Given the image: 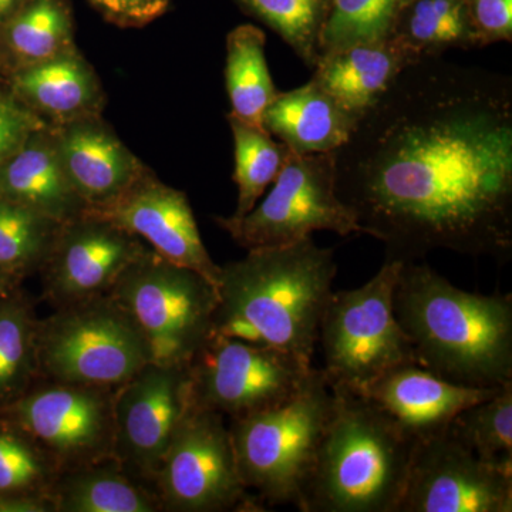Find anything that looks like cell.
Wrapping results in <instances>:
<instances>
[{
  "instance_id": "cell-1",
  "label": "cell",
  "mask_w": 512,
  "mask_h": 512,
  "mask_svg": "<svg viewBox=\"0 0 512 512\" xmlns=\"http://www.w3.org/2000/svg\"><path fill=\"white\" fill-rule=\"evenodd\" d=\"M336 188L386 259L512 256V80L440 57L410 64L335 151Z\"/></svg>"
},
{
  "instance_id": "cell-2",
  "label": "cell",
  "mask_w": 512,
  "mask_h": 512,
  "mask_svg": "<svg viewBox=\"0 0 512 512\" xmlns=\"http://www.w3.org/2000/svg\"><path fill=\"white\" fill-rule=\"evenodd\" d=\"M338 274L333 249L312 237L249 249L221 266L214 335L282 350L312 363Z\"/></svg>"
},
{
  "instance_id": "cell-3",
  "label": "cell",
  "mask_w": 512,
  "mask_h": 512,
  "mask_svg": "<svg viewBox=\"0 0 512 512\" xmlns=\"http://www.w3.org/2000/svg\"><path fill=\"white\" fill-rule=\"evenodd\" d=\"M393 308L416 362L468 387L512 383V296L463 291L430 265L403 262Z\"/></svg>"
},
{
  "instance_id": "cell-4",
  "label": "cell",
  "mask_w": 512,
  "mask_h": 512,
  "mask_svg": "<svg viewBox=\"0 0 512 512\" xmlns=\"http://www.w3.org/2000/svg\"><path fill=\"white\" fill-rule=\"evenodd\" d=\"M333 392L335 406L298 510L397 512L416 441L363 394Z\"/></svg>"
},
{
  "instance_id": "cell-5",
  "label": "cell",
  "mask_w": 512,
  "mask_h": 512,
  "mask_svg": "<svg viewBox=\"0 0 512 512\" xmlns=\"http://www.w3.org/2000/svg\"><path fill=\"white\" fill-rule=\"evenodd\" d=\"M333 406L335 392L315 369L289 402L231 421L239 476L262 504L299 508Z\"/></svg>"
},
{
  "instance_id": "cell-6",
  "label": "cell",
  "mask_w": 512,
  "mask_h": 512,
  "mask_svg": "<svg viewBox=\"0 0 512 512\" xmlns=\"http://www.w3.org/2000/svg\"><path fill=\"white\" fill-rule=\"evenodd\" d=\"M133 320L151 362L190 365L214 336L217 288L148 248L109 293Z\"/></svg>"
},
{
  "instance_id": "cell-7",
  "label": "cell",
  "mask_w": 512,
  "mask_h": 512,
  "mask_svg": "<svg viewBox=\"0 0 512 512\" xmlns=\"http://www.w3.org/2000/svg\"><path fill=\"white\" fill-rule=\"evenodd\" d=\"M402 265L399 259H386L365 285L330 296L318 345L325 363L320 370L333 389L363 393L387 370L416 362L393 308Z\"/></svg>"
},
{
  "instance_id": "cell-8",
  "label": "cell",
  "mask_w": 512,
  "mask_h": 512,
  "mask_svg": "<svg viewBox=\"0 0 512 512\" xmlns=\"http://www.w3.org/2000/svg\"><path fill=\"white\" fill-rule=\"evenodd\" d=\"M37 359L47 382L103 387L120 386L151 362L143 336L109 293L39 320Z\"/></svg>"
},
{
  "instance_id": "cell-9",
  "label": "cell",
  "mask_w": 512,
  "mask_h": 512,
  "mask_svg": "<svg viewBox=\"0 0 512 512\" xmlns=\"http://www.w3.org/2000/svg\"><path fill=\"white\" fill-rule=\"evenodd\" d=\"M239 247H284L313 232L363 235L336 188L335 153L289 154L264 200L242 218H215Z\"/></svg>"
},
{
  "instance_id": "cell-10",
  "label": "cell",
  "mask_w": 512,
  "mask_h": 512,
  "mask_svg": "<svg viewBox=\"0 0 512 512\" xmlns=\"http://www.w3.org/2000/svg\"><path fill=\"white\" fill-rule=\"evenodd\" d=\"M154 490L163 511H266L242 483L225 417L194 404L167 448Z\"/></svg>"
},
{
  "instance_id": "cell-11",
  "label": "cell",
  "mask_w": 512,
  "mask_h": 512,
  "mask_svg": "<svg viewBox=\"0 0 512 512\" xmlns=\"http://www.w3.org/2000/svg\"><path fill=\"white\" fill-rule=\"evenodd\" d=\"M192 404L242 419L293 399L315 367L291 353L214 335L191 360Z\"/></svg>"
},
{
  "instance_id": "cell-12",
  "label": "cell",
  "mask_w": 512,
  "mask_h": 512,
  "mask_svg": "<svg viewBox=\"0 0 512 512\" xmlns=\"http://www.w3.org/2000/svg\"><path fill=\"white\" fill-rule=\"evenodd\" d=\"M45 382L8 407L13 424L39 444L59 473L114 458L116 387Z\"/></svg>"
},
{
  "instance_id": "cell-13",
  "label": "cell",
  "mask_w": 512,
  "mask_h": 512,
  "mask_svg": "<svg viewBox=\"0 0 512 512\" xmlns=\"http://www.w3.org/2000/svg\"><path fill=\"white\" fill-rule=\"evenodd\" d=\"M192 404L188 365L147 363L116 387L114 458L154 488L175 431Z\"/></svg>"
},
{
  "instance_id": "cell-14",
  "label": "cell",
  "mask_w": 512,
  "mask_h": 512,
  "mask_svg": "<svg viewBox=\"0 0 512 512\" xmlns=\"http://www.w3.org/2000/svg\"><path fill=\"white\" fill-rule=\"evenodd\" d=\"M512 474L488 466L444 431L419 441L397 512H511Z\"/></svg>"
},
{
  "instance_id": "cell-15",
  "label": "cell",
  "mask_w": 512,
  "mask_h": 512,
  "mask_svg": "<svg viewBox=\"0 0 512 512\" xmlns=\"http://www.w3.org/2000/svg\"><path fill=\"white\" fill-rule=\"evenodd\" d=\"M148 248L136 235L86 210L60 227L40 268L43 295L55 309L107 295Z\"/></svg>"
},
{
  "instance_id": "cell-16",
  "label": "cell",
  "mask_w": 512,
  "mask_h": 512,
  "mask_svg": "<svg viewBox=\"0 0 512 512\" xmlns=\"http://www.w3.org/2000/svg\"><path fill=\"white\" fill-rule=\"evenodd\" d=\"M87 211L136 235L167 261L197 272L217 288L221 266L205 248L187 194L150 170L116 201Z\"/></svg>"
},
{
  "instance_id": "cell-17",
  "label": "cell",
  "mask_w": 512,
  "mask_h": 512,
  "mask_svg": "<svg viewBox=\"0 0 512 512\" xmlns=\"http://www.w3.org/2000/svg\"><path fill=\"white\" fill-rule=\"evenodd\" d=\"M501 387L461 386L414 362L387 370L359 394L419 443L447 431L457 414L490 399Z\"/></svg>"
},
{
  "instance_id": "cell-18",
  "label": "cell",
  "mask_w": 512,
  "mask_h": 512,
  "mask_svg": "<svg viewBox=\"0 0 512 512\" xmlns=\"http://www.w3.org/2000/svg\"><path fill=\"white\" fill-rule=\"evenodd\" d=\"M52 128L64 171L87 210L116 201L148 171L101 116Z\"/></svg>"
},
{
  "instance_id": "cell-19",
  "label": "cell",
  "mask_w": 512,
  "mask_h": 512,
  "mask_svg": "<svg viewBox=\"0 0 512 512\" xmlns=\"http://www.w3.org/2000/svg\"><path fill=\"white\" fill-rule=\"evenodd\" d=\"M417 60L419 57L390 37L320 55L312 80L359 123Z\"/></svg>"
},
{
  "instance_id": "cell-20",
  "label": "cell",
  "mask_w": 512,
  "mask_h": 512,
  "mask_svg": "<svg viewBox=\"0 0 512 512\" xmlns=\"http://www.w3.org/2000/svg\"><path fill=\"white\" fill-rule=\"evenodd\" d=\"M13 90L22 106L50 126L101 116L106 104L99 76L76 46L19 69Z\"/></svg>"
},
{
  "instance_id": "cell-21",
  "label": "cell",
  "mask_w": 512,
  "mask_h": 512,
  "mask_svg": "<svg viewBox=\"0 0 512 512\" xmlns=\"http://www.w3.org/2000/svg\"><path fill=\"white\" fill-rule=\"evenodd\" d=\"M0 198L18 202L60 224L87 210L57 151L50 124H42L0 168Z\"/></svg>"
},
{
  "instance_id": "cell-22",
  "label": "cell",
  "mask_w": 512,
  "mask_h": 512,
  "mask_svg": "<svg viewBox=\"0 0 512 512\" xmlns=\"http://www.w3.org/2000/svg\"><path fill=\"white\" fill-rule=\"evenodd\" d=\"M357 121L318 83L279 92L264 116V128L293 153H335L355 133Z\"/></svg>"
},
{
  "instance_id": "cell-23",
  "label": "cell",
  "mask_w": 512,
  "mask_h": 512,
  "mask_svg": "<svg viewBox=\"0 0 512 512\" xmlns=\"http://www.w3.org/2000/svg\"><path fill=\"white\" fill-rule=\"evenodd\" d=\"M50 497L55 512L163 511L156 490L131 476L116 458L62 471Z\"/></svg>"
},
{
  "instance_id": "cell-24",
  "label": "cell",
  "mask_w": 512,
  "mask_h": 512,
  "mask_svg": "<svg viewBox=\"0 0 512 512\" xmlns=\"http://www.w3.org/2000/svg\"><path fill=\"white\" fill-rule=\"evenodd\" d=\"M264 30L239 25L227 36L225 87L231 116L255 127H264V116L278 96L265 56Z\"/></svg>"
},
{
  "instance_id": "cell-25",
  "label": "cell",
  "mask_w": 512,
  "mask_h": 512,
  "mask_svg": "<svg viewBox=\"0 0 512 512\" xmlns=\"http://www.w3.org/2000/svg\"><path fill=\"white\" fill-rule=\"evenodd\" d=\"M392 37L419 59L453 49H480L466 0H410Z\"/></svg>"
},
{
  "instance_id": "cell-26",
  "label": "cell",
  "mask_w": 512,
  "mask_h": 512,
  "mask_svg": "<svg viewBox=\"0 0 512 512\" xmlns=\"http://www.w3.org/2000/svg\"><path fill=\"white\" fill-rule=\"evenodd\" d=\"M19 69L52 59L74 45V18L69 0H28L0 26Z\"/></svg>"
},
{
  "instance_id": "cell-27",
  "label": "cell",
  "mask_w": 512,
  "mask_h": 512,
  "mask_svg": "<svg viewBox=\"0 0 512 512\" xmlns=\"http://www.w3.org/2000/svg\"><path fill=\"white\" fill-rule=\"evenodd\" d=\"M37 326L29 303L18 298L0 301V407H10L39 375Z\"/></svg>"
},
{
  "instance_id": "cell-28",
  "label": "cell",
  "mask_w": 512,
  "mask_h": 512,
  "mask_svg": "<svg viewBox=\"0 0 512 512\" xmlns=\"http://www.w3.org/2000/svg\"><path fill=\"white\" fill-rule=\"evenodd\" d=\"M234 137L235 171L232 180L238 187V202L231 218H242L261 201L265 191L288 160L291 150L268 133L228 114Z\"/></svg>"
},
{
  "instance_id": "cell-29",
  "label": "cell",
  "mask_w": 512,
  "mask_h": 512,
  "mask_svg": "<svg viewBox=\"0 0 512 512\" xmlns=\"http://www.w3.org/2000/svg\"><path fill=\"white\" fill-rule=\"evenodd\" d=\"M448 431L483 463L512 474V383L457 414Z\"/></svg>"
},
{
  "instance_id": "cell-30",
  "label": "cell",
  "mask_w": 512,
  "mask_h": 512,
  "mask_svg": "<svg viewBox=\"0 0 512 512\" xmlns=\"http://www.w3.org/2000/svg\"><path fill=\"white\" fill-rule=\"evenodd\" d=\"M60 227L40 212L0 198V271L13 279L42 268Z\"/></svg>"
},
{
  "instance_id": "cell-31",
  "label": "cell",
  "mask_w": 512,
  "mask_h": 512,
  "mask_svg": "<svg viewBox=\"0 0 512 512\" xmlns=\"http://www.w3.org/2000/svg\"><path fill=\"white\" fill-rule=\"evenodd\" d=\"M245 15L264 23L309 69L320 57V36L330 0H234Z\"/></svg>"
},
{
  "instance_id": "cell-32",
  "label": "cell",
  "mask_w": 512,
  "mask_h": 512,
  "mask_svg": "<svg viewBox=\"0 0 512 512\" xmlns=\"http://www.w3.org/2000/svg\"><path fill=\"white\" fill-rule=\"evenodd\" d=\"M410 0H330L320 55L390 39Z\"/></svg>"
},
{
  "instance_id": "cell-33",
  "label": "cell",
  "mask_w": 512,
  "mask_h": 512,
  "mask_svg": "<svg viewBox=\"0 0 512 512\" xmlns=\"http://www.w3.org/2000/svg\"><path fill=\"white\" fill-rule=\"evenodd\" d=\"M56 464L16 424L0 429V493L50 494Z\"/></svg>"
},
{
  "instance_id": "cell-34",
  "label": "cell",
  "mask_w": 512,
  "mask_h": 512,
  "mask_svg": "<svg viewBox=\"0 0 512 512\" xmlns=\"http://www.w3.org/2000/svg\"><path fill=\"white\" fill-rule=\"evenodd\" d=\"M466 6L480 49L512 42V0H466Z\"/></svg>"
},
{
  "instance_id": "cell-35",
  "label": "cell",
  "mask_w": 512,
  "mask_h": 512,
  "mask_svg": "<svg viewBox=\"0 0 512 512\" xmlns=\"http://www.w3.org/2000/svg\"><path fill=\"white\" fill-rule=\"evenodd\" d=\"M104 20L117 28H144L160 19L171 0H87Z\"/></svg>"
},
{
  "instance_id": "cell-36",
  "label": "cell",
  "mask_w": 512,
  "mask_h": 512,
  "mask_svg": "<svg viewBox=\"0 0 512 512\" xmlns=\"http://www.w3.org/2000/svg\"><path fill=\"white\" fill-rule=\"evenodd\" d=\"M47 124L18 100L0 94V168L37 127Z\"/></svg>"
},
{
  "instance_id": "cell-37",
  "label": "cell",
  "mask_w": 512,
  "mask_h": 512,
  "mask_svg": "<svg viewBox=\"0 0 512 512\" xmlns=\"http://www.w3.org/2000/svg\"><path fill=\"white\" fill-rule=\"evenodd\" d=\"M0 512H55L50 494L0 493Z\"/></svg>"
},
{
  "instance_id": "cell-38",
  "label": "cell",
  "mask_w": 512,
  "mask_h": 512,
  "mask_svg": "<svg viewBox=\"0 0 512 512\" xmlns=\"http://www.w3.org/2000/svg\"><path fill=\"white\" fill-rule=\"evenodd\" d=\"M28 0H0V26L8 22Z\"/></svg>"
},
{
  "instance_id": "cell-39",
  "label": "cell",
  "mask_w": 512,
  "mask_h": 512,
  "mask_svg": "<svg viewBox=\"0 0 512 512\" xmlns=\"http://www.w3.org/2000/svg\"><path fill=\"white\" fill-rule=\"evenodd\" d=\"M10 276L5 274V272L0 271V301L6 296V291H8V286L10 282Z\"/></svg>"
}]
</instances>
